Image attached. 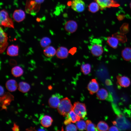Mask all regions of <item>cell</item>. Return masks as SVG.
I'll return each mask as SVG.
<instances>
[{"label":"cell","mask_w":131,"mask_h":131,"mask_svg":"<svg viewBox=\"0 0 131 131\" xmlns=\"http://www.w3.org/2000/svg\"><path fill=\"white\" fill-rule=\"evenodd\" d=\"M73 108L70 99L67 97L61 99L57 107L58 112L64 116H66Z\"/></svg>","instance_id":"6da1fadb"},{"label":"cell","mask_w":131,"mask_h":131,"mask_svg":"<svg viewBox=\"0 0 131 131\" xmlns=\"http://www.w3.org/2000/svg\"><path fill=\"white\" fill-rule=\"evenodd\" d=\"M89 48L91 54L94 56H100L103 53V47L101 41L99 39H93Z\"/></svg>","instance_id":"7a4b0ae2"},{"label":"cell","mask_w":131,"mask_h":131,"mask_svg":"<svg viewBox=\"0 0 131 131\" xmlns=\"http://www.w3.org/2000/svg\"><path fill=\"white\" fill-rule=\"evenodd\" d=\"M0 24L5 27L14 28L13 22L9 16L7 12L5 9L1 10L0 12Z\"/></svg>","instance_id":"3957f363"},{"label":"cell","mask_w":131,"mask_h":131,"mask_svg":"<svg viewBox=\"0 0 131 131\" xmlns=\"http://www.w3.org/2000/svg\"><path fill=\"white\" fill-rule=\"evenodd\" d=\"M73 109L81 119H83L86 117L87 112L86 106L84 104L79 102H75L74 104Z\"/></svg>","instance_id":"277c9868"},{"label":"cell","mask_w":131,"mask_h":131,"mask_svg":"<svg viewBox=\"0 0 131 131\" xmlns=\"http://www.w3.org/2000/svg\"><path fill=\"white\" fill-rule=\"evenodd\" d=\"M0 52L3 53L7 47L8 44V34L3 30L2 27L0 28Z\"/></svg>","instance_id":"5b68a950"},{"label":"cell","mask_w":131,"mask_h":131,"mask_svg":"<svg viewBox=\"0 0 131 131\" xmlns=\"http://www.w3.org/2000/svg\"><path fill=\"white\" fill-rule=\"evenodd\" d=\"M99 5L101 10L106 8L117 7L120 4L114 0H95Z\"/></svg>","instance_id":"8992f818"},{"label":"cell","mask_w":131,"mask_h":131,"mask_svg":"<svg viewBox=\"0 0 131 131\" xmlns=\"http://www.w3.org/2000/svg\"><path fill=\"white\" fill-rule=\"evenodd\" d=\"M62 97V96L58 93L53 95L49 100L48 103L49 106L53 108H57Z\"/></svg>","instance_id":"52a82bcc"},{"label":"cell","mask_w":131,"mask_h":131,"mask_svg":"<svg viewBox=\"0 0 131 131\" xmlns=\"http://www.w3.org/2000/svg\"><path fill=\"white\" fill-rule=\"evenodd\" d=\"M71 6L74 10L78 12H83L85 8V4L82 0H73Z\"/></svg>","instance_id":"ba28073f"},{"label":"cell","mask_w":131,"mask_h":131,"mask_svg":"<svg viewBox=\"0 0 131 131\" xmlns=\"http://www.w3.org/2000/svg\"><path fill=\"white\" fill-rule=\"evenodd\" d=\"M78 25L75 21L70 20L67 21L65 25L64 28L65 30L69 33H73L77 30Z\"/></svg>","instance_id":"9c48e42d"},{"label":"cell","mask_w":131,"mask_h":131,"mask_svg":"<svg viewBox=\"0 0 131 131\" xmlns=\"http://www.w3.org/2000/svg\"><path fill=\"white\" fill-rule=\"evenodd\" d=\"M98 84L96 79H92L89 82L87 86V89L91 95L97 92L99 90Z\"/></svg>","instance_id":"30bf717a"},{"label":"cell","mask_w":131,"mask_h":131,"mask_svg":"<svg viewBox=\"0 0 131 131\" xmlns=\"http://www.w3.org/2000/svg\"><path fill=\"white\" fill-rule=\"evenodd\" d=\"M30 1H27L26 6V10L29 13H33V12H34L35 11L36 12L39 10L40 7V5L37 3L34 0H30Z\"/></svg>","instance_id":"8fae6325"},{"label":"cell","mask_w":131,"mask_h":131,"mask_svg":"<svg viewBox=\"0 0 131 131\" xmlns=\"http://www.w3.org/2000/svg\"><path fill=\"white\" fill-rule=\"evenodd\" d=\"M12 17L15 21L17 22H20L25 19V14L24 11L22 10L16 9L14 12Z\"/></svg>","instance_id":"7c38bea8"},{"label":"cell","mask_w":131,"mask_h":131,"mask_svg":"<svg viewBox=\"0 0 131 131\" xmlns=\"http://www.w3.org/2000/svg\"><path fill=\"white\" fill-rule=\"evenodd\" d=\"M116 78L117 83L122 87H127L130 84V80L129 78L126 76L118 75L117 76Z\"/></svg>","instance_id":"4fadbf2b"},{"label":"cell","mask_w":131,"mask_h":131,"mask_svg":"<svg viewBox=\"0 0 131 131\" xmlns=\"http://www.w3.org/2000/svg\"><path fill=\"white\" fill-rule=\"evenodd\" d=\"M68 49L65 47H60L56 50V56L59 59H63L66 58L68 57Z\"/></svg>","instance_id":"5bb4252c"},{"label":"cell","mask_w":131,"mask_h":131,"mask_svg":"<svg viewBox=\"0 0 131 131\" xmlns=\"http://www.w3.org/2000/svg\"><path fill=\"white\" fill-rule=\"evenodd\" d=\"M40 123L43 127L47 128L50 126L53 122V119L50 116L45 115L40 117Z\"/></svg>","instance_id":"9a60e30c"},{"label":"cell","mask_w":131,"mask_h":131,"mask_svg":"<svg viewBox=\"0 0 131 131\" xmlns=\"http://www.w3.org/2000/svg\"><path fill=\"white\" fill-rule=\"evenodd\" d=\"M5 86L7 89L8 91L12 92L15 91L17 90L18 85L16 80L11 79L7 81Z\"/></svg>","instance_id":"2e32d148"},{"label":"cell","mask_w":131,"mask_h":131,"mask_svg":"<svg viewBox=\"0 0 131 131\" xmlns=\"http://www.w3.org/2000/svg\"><path fill=\"white\" fill-rule=\"evenodd\" d=\"M19 47L17 45H11L9 46L7 50V55L10 56H16L18 54Z\"/></svg>","instance_id":"e0dca14e"},{"label":"cell","mask_w":131,"mask_h":131,"mask_svg":"<svg viewBox=\"0 0 131 131\" xmlns=\"http://www.w3.org/2000/svg\"><path fill=\"white\" fill-rule=\"evenodd\" d=\"M56 52L55 48L53 46H50L45 48L43 51L44 55L48 57L54 56L56 54Z\"/></svg>","instance_id":"ac0fdd59"},{"label":"cell","mask_w":131,"mask_h":131,"mask_svg":"<svg viewBox=\"0 0 131 131\" xmlns=\"http://www.w3.org/2000/svg\"><path fill=\"white\" fill-rule=\"evenodd\" d=\"M66 118L69 119L74 123L80 120V117L75 112L73 108L66 115Z\"/></svg>","instance_id":"d6986e66"},{"label":"cell","mask_w":131,"mask_h":131,"mask_svg":"<svg viewBox=\"0 0 131 131\" xmlns=\"http://www.w3.org/2000/svg\"><path fill=\"white\" fill-rule=\"evenodd\" d=\"M108 93L107 90L104 88L99 90L96 94L98 98L101 100L106 99L108 97Z\"/></svg>","instance_id":"ffe728a7"},{"label":"cell","mask_w":131,"mask_h":131,"mask_svg":"<svg viewBox=\"0 0 131 131\" xmlns=\"http://www.w3.org/2000/svg\"><path fill=\"white\" fill-rule=\"evenodd\" d=\"M122 56L125 60L129 61L131 60V48L126 47L122 52Z\"/></svg>","instance_id":"44dd1931"},{"label":"cell","mask_w":131,"mask_h":131,"mask_svg":"<svg viewBox=\"0 0 131 131\" xmlns=\"http://www.w3.org/2000/svg\"><path fill=\"white\" fill-rule=\"evenodd\" d=\"M18 86L19 90L23 93L27 92L30 89V85L24 82H19Z\"/></svg>","instance_id":"7402d4cb"},{"label":"cell","mask_w":131,"mask_h":131,"mask_svg":"<svg viewBox=\"0 0 131 131\" xmlns=\"http://www.w3.org/2000/svg\"><path fill=\"white\" fill-rule=\"evenodd\" d=\"M107 42L108 45L114 49L116 48L119 43L118 40L115 37H108L107 38Z\"/></svg>","instance_id":"603a6c76"},{"label":"cell","mask_w":131,"mask_h":131,"mask_svg":"<svg viewBox=\"0 0 131 131\" xmlns=\"http://www.w3.org/2000/svg\"><path fill=\"white\" fill-rule=\"evenodd\" d=\"M11 73L12 74L16 77L20 76L23 74L24 71L23 69L19 66H16L14 67L11 69Z\"/></svg>","instance_id":"cb8c5ba5"},{"label":"cell","mask_w":131,"mask_h":131,"mask_svg":"<svg viewBox=\"0 0 131 131\" xmlns=\"http://www.w3.org/2000/svg\"><path fill=\"white\" fill-rule=\"evenodd\" d=\"M91 67V65L89 63L83 64L81 66V70L84 74L87 75L90 72Z\"/></svg>","instance_id":"d4e9b609"},{"label":"cell","mask_w":131,"mask_h":131,"mask_svg":"<svg viewBox=\"0 0 131 131\" xmlns=\"http://www.w3.org/2000/svg\"><path fill=\"white\" fill-rule=\"evenodd\" d=\"M97 127L98 130L99 131H107L109 129L107 124L103 121H100L98 123Z\"/></svg>","instance_id":"484cf974"},{"label":"cell","mask_w":131,"mask_h":131,"mask_svg":"<svg viewBox=\"0 0 131 131\" xmlns=\"http://www.w3.org/2000/svg\"><path fill=\"white\" fill-rule=\"evenodd\" d=\"M99 8V6L97 2H92L88 6L89 10L92 13L97 12L98 11Z\"/></svg>","instance_id":"4316f807"},{"label":"cell","mask_w":131,"mask_h":131,"mask_svg":"<svg viewBox=\"0 0 131 131\" xmlns=\"http://www.w3.org/2000/svg\"><path fill=\"white\" fill-rule=\"evenodd\" d=\"M51 42V40L49 38L47 37H44L41 39L40 43L42 47L45 48L49 46Z\"/></svg>","instance_id":"83f0119b"},{"label":"cell","mask_w":131,"mask_h":131,"mask_svg":"<svg viewBox=\"0 0 131 131\" xmlns=\"http://www.w3.org/2000/svg\"><path fill=\"white\" fill-rule=\"evenodd\" d=\"M86 122L87 124L86 129L87 131H95L98 130L96 125L93 123L90 120H87Z\"/></svg>","instance_id":"f1b7e54d"},{"label":"cell","mask_w":131,"mask_h":131,"mask_svg":"<svg viewBox=\"0 0 131 131\" xmlns=\"http://www.w3.org/2000/svg\"><path fill=\"white\" fill-rule=\"evenodd\" d=\"M76 126L77 129L80 131L86 129L87 124L86 122L83 120H80L76 122Z\"/></svg>","instance_id":"f546056e"},{"label":"cell","mask_w":131,"mask_h":131,"mask_svg":"<svg viewBox=\"0 0 131 131\" xmlns=\"http://www.w3.org/2000/svg\"><path fill=\"white\" fill-rule=\"evenodd\" d=\"M112 36L116 38L119 41L122 42H124L127 40L126 36L121 33L117 32L113 34Z\"/></svg>","instance_id":"4dcf8cb0"},{"label":"cell","mask_w":131,"mask_h":131,"mask_svg":"<svg viewBox=\"0 0 131 131\" xmlns=\"http://www.w3.org/2000/svg\"><path fill=\"white\" fill-rule=\"evenodd\" d=\"M120 30L121 33L123 34L128 33L129 31L128 24L126 23H123L120 27Z\"/></svg>","instance_id":"1f68e13d"},{"label":"cell","mask_w":131,"mask_h":131,"mask_svg":"<svg viewBox=\"0 0 131 131\" xmlns=\"http://www.w3.org/2000/svg\"><path fill=\"white\" fill-rule=\"evenodd\" d=\"M65 130L66 131H76V126L73 124L70 123L66 125Z\"/></svg>","instance_id":"d6a6232c"},{"label":"cell","mask_w":131,"mask_h":131,"mask_svg":"<svg viewBox=\"0 0 131 131\" xmlns=\"http://www.w3.org/2000/svg\"><path fill=\"white\" fill-rule=\"evenodd\" d=\"M117 18L119 21L122 20L125 17L124 14H117Z\"/></svg>","instance_id":"836d02e7"},{"label":"cell","mask_w":131,"mask_h":131,"mask_svg":"<svg viewBox=\"0 0 131 131\" xmlns=\"http://www.w3.org/2000/svg\"><path fill=\"white\" fill-rule=\"evenodd\" d=\"M12 129L13 131H18L19 130V126L14 123L13 126L12 128Z\"/></svg>","instance_id":"e575fe53"},{"label":"cell","mask_w":131,"mask_h":131,"mask_svg":"<svg viewBox=\"0 0 131 131\" xmlns=\"http://www.w3.org/2000/svg\"><path fill=\"white\" fill-rule=\"evenodd\" d=\"M109 131H118L119 129L115 126H112L110 127L108 130Z\"/></svg>","instance_id":"d590c367"},{"label":"cell","mask_w":131,"mask_h":131,"mask_svg":"<svg viewBox=\"0 0 131 131\" xmlns=\"http://www.w3.org/2000/svg\"><path fill=\"white\" fill-rule=\"evenodd\" d=\"M71 121L69 119L66 118V119L64 122V124L66 125H67L71 123Z\"/></svg>","instance_id":"8d00e7d4"},{"label":"cell","mask_w":131,"mask_h":131,"mask_svg":"<svg viewBox=\"0 0 131 131\" xmlns=\"http://www.w3.org/2000/svg\"><path fill=\"white\" fill-rule=\"evenodd\" d=\"M4 90L3 88L1 86H0V96L2 95L4 93Z\"/></svg>","instance_id":"74e56055"},{"label":"cell","mask_w":131,"mask_h":131,"mask_svg":"<svg viewBox=\"0 0 131 131\" xmlns=\"http://www.w3.org/2000/svg\"><path fill=\"white\" fill-rule=\"evenodd\" d=\"M34 1L38 4H40L43 3L45 0H34Z\"/></svg>","instance_id":"f35d334b"},{"label":"cell","mask_w":131,"mask_h":131,"mask_svg":"<svg viewBox=\"0 0 131 131\" xmlns=\"http://www.w3.org/2000/svg\"><path fill=\"white\" fill-rule=\"evenodd\" d=\"M113 123L114 125H115L116 124V123L115 121H113Z\"/></svg>","instance_id":"ab89813d"},{"label":"cell","mask_w":131,"mask_h":131,"mask_svg":"<svg viewBox=\"0 0 131 131\" xmlns=\"http://www.w3.org/2000/svg\"><path fill=\"white\" fill-rule=\"evenodd\" d=\"M130 8L131 9V2L130 3Z\"/></svg>","instance_id":"60d3db41"}]
</instances>
